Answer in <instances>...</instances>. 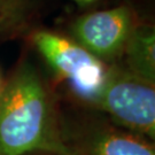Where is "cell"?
Listing matches in <instances>:
<instances>
[{
	"label": "cell",
	"instance_id": "obj_1",
	"mask_svg": "<svg viewBox=\"0 0 155 155\" xmlns=\"http://www.w3.org/2000/svg\"><path fill=\"white\" fill-rule=\"evenodd\" d=\"M74 155L62 139L50 95L24 64L0 91V155Z\"/></svg>",
	"mask_w": 155,
	"mask_h": 155
},
{
	"label": "cell",
	"instance_id": "obj_2",
	"mask_svg": "<svg viewBox=\"0 0 155 155\" xmlns=\"http://www.w3.org/2000/svg\"><path fill=\"white\" fill-rule=\"evenodd\" d=\"M93 104L120 127L133 134L154 139V83L127 69L111 67Z\"/></svg>",
	"mask_w": 155,
	"mask_h": 155
},
{
	"label": "cell",
	"instance_id": "obj_3",
	"mask_svg": "<svg viewBox=\"0 0 155 155\" xmlns=\"http://www.w3.org/2000/svg\"><path fill=\"white\" fill-rule=\"evenodd\" d=\"M32 41L58 77L81 99L94 102L108 74L105 62L74 39L52 31L39 30L32 35Z\"/></svg>",
	"mask_w": 155,
	"mask_h": 155
},
{
	"label": "cell",
	"instance_id": "obj_4",
	"mask_svg": "<svg viewBox=\"0 0 155 155\" xmlns=\"http://www.w3.org/2000/svg\"><path fill=\"white\" fill-rule=\"evenodd\" d=\"M132 12L125 6L92 12L77 18L71 27L74 40L102 62L122 56L134 28Z\"/></svg>",
	"mask_w": 155,
	"mask_h": 155
},
{
	"label": "cell",
	"instance_id": "obj_5",
	"mask_svg": "<svg viewBox=\"0 0 155 155\" xmlns=\"http://www.w3.org/2000/svg\"><path fill=\"white\" fill-rule=\"evenodd\" d=\"M122 55L127 70L155 83V32L150 25H134Z\"/></svg>",
	"mask_w": 155,
	"mask_h": 155
},
{
	"label": "cell",
	"instance_id": "obj_6",
	"mask_svg": "<svg viewBox=\"0 0 155 155\" xmlns=\"http://www.w3.org/2000/svg\"><path fill=\"white\" fill-rule=\"evenodd\" d=\"M87 155H155V150L140 136L107 130L94 136L89 145Z\"/></svg>",
	"mask_w": 155,
	"mask_h": 155
},
{
	"label": "cell",
	"instance_id": "obj_7",
	"mask_svg": "<svg viewBox=\"0 0 155 155\" xmlns=\"http://www.w3.org/2000/svg\"><path fill=\"white\" fill-rule=\"evenodd\" d=\"M29 0H0V32L18 27L23 22Z\"/></svg>",
	"mask_w": 155,
	"mask_h": 155
},
{
	"label": "cell",
	"instance_id": "obj_8",
	"mask_svg": "<svg viewBox=\"0 0 155 155\" xmlns=\"http://www.w3.org/2000/svg\"><path fill=\"white\" fill-rule=\"evenodd\" d=\"M75 2H77L79 5H90V4H93L97 0H72Z\"/></svg>",
	"mask_w": 155,
	"mask_h": 155
},
{
	"label": "cell",
	"instance_id": "obj_9",
	"mask_svg": "<svg viewBox=\"0 0 155 155\" xmlns=\"http://www.w3.org/2000/svg\"><path fill=\"white\" fill-rule=\"evenodd\" d=\"M1 89H2V85H1V79H0V91H1Z\"/></svg>",
	"mask_w": 155,
	"mask_h": 155
},
{
	"label": "cell",
	"instance_id": "obj_10",
	"mask_svg": "<svg viewBox=\"0 0 155 155\" xmlns=\"http://www.w3.org/2000/svg\"><path fill=\"white\" fill-rule=\"evenodd\" d=\"M41 155H46V154H41Z\"/></svg>",
	"mask_w": 155,
	"mask_h": 155
}]
</instances>
